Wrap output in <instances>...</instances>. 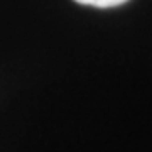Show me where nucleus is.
I'll return each mask as SVG.
<instances>
[{
  "mask_svg": "<svg viewBox=\"0 0 152 152\" xmlns=\"http://www.w3.org/2000/svg\"><path fill=\"white\" fill-rule=\"evenodd\" d=\"M76 4L81 5H90V7H98V9H108V7H117L125 4L127 0H75Z\"/></svg>",
  "mask_w": 152,
  "mask_h": 152,
  "instance_id": "f257e3e1",
  "label": "nucleus"
}]
</instances>
